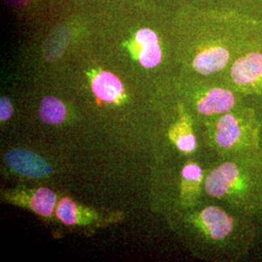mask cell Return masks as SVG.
I'll use <instances>...</instances> for the list:
<instances>
[{
  "label": "cell",
  "instance_id": "2e32d148",
  "mask_svg": "<svg viewBox=\"0 0 262 262\" xmlns=\"http://www.w3.org/2000/svg\"><path fill=\"white\" fill-rule=\"evenodd\" d=\"M255 39H256V41L258 42V44L262 47V19L261 23H260V26H259V28H258V30H257V32H256Z\"/></svg>",
  "mask_w": 262,
  "mask_h": 262
},
{
  "label": "cell",
  "instance_id": "7a4b0ae2",
  "mask_svg": "<svg viewBox=\"0 0 262 262\" xmlns=\"http://www.w3.org/2000/svg\"><path fill=\"white\" fill-rule=\"evenodd\" d=\"M260 125L253 110L227 112L215 122L214 141L220 150L231 157L258 151Z\"/></svg>",
  "mask_w": 262,
  "mask_h": 262
},
{
  "label": "cell",
  "instance_id": "4fadbf2b",
  "mask_svg": "<svg viewBox=\"0 0 262 262\" xmlns=\"http://www.w3.org/2000/svg\"><path fill=\"white\" fill-rule=\"evenodd\" d=\"M141 64L147 68L158 66L161 60V50L159 44H150L142 46L140 56Z\"/></svg>",
  "mask_w": 262,
  "mask_h": 262
},
{
  "label": "cell",
  "instance_id": "ba28073f",
  "mask_svg": "<svg viewBox=\"0 0 262 262\" xmlns=\"http://www.w3.org/2000/svg\"><path fill=\"white\" fill-rule=\"evenodd\" d=\"M66 109L63 103L53 96L45 97L40 105V118L48 124H58L66 118Z\"/></svg>",
  "mask_w": 262,
  "mask_h": 262
},
{
  "label": "cell",
  "instance_id": "3957f363",
  "mask_svg": "<svg viewBox=\"0 0 262 262\" xmlns=\"http://www.w3.org/2000/svg\"><path fill=\"white\" fill-rule=\"evenodd\" d=\"M228 76L237 92L262 95V47L255 36L235 57L229 66Z\"/></svg>",
  "mask_w": 262,
  "mask_h": 262
},
{
  "label": "cell",
  "instance_id": "277c9868",
  "mask_svg": "<svg viewBox=\"0 0 262 262\" xmlns=\"http://www.w3.org/2000/svg\"><path fill=\"white\" fill-rule=\"evenodd\" d=\"M237 56L236 53L226 48H211L197 53L191 66L198 74L212 75L230 66Z\"/></svg>",
  "mask_w": 262,
  "mask_h": 262
},
{
  "label": "cell",
  "instance_id": "5bb4252c",
  "mask_svg": "<svg viewBox=\"0 0 262 262\" xmlns=\"http://www.w3.org/2000/svg\"><path fill=\"white\" fill-rule=\"evenodd\" d=\"M136 40L140 44L141 46L150 45V44H157L159 42L158 36L154 31L150 29L145 28L141 29L136 34Z\"/></svg>",
  "mask_w": 262,
  "mask_h": 262
},
{
  "label": "cell",
  "instance_id": "5b68a950",
  "mask_svg": "<svg viewBox=\"0 0 262 262\" xmlns=\"http://www.w3.org/2000/svg\"><path fill=\"white\" fill-rule=\"evenodd\" d=\"M5 160L14 171L31 178H42L52 171L44 159L30 150H11L6 155Z\"/></svg>",
  "mask_w": 262,
  "mask_h": 262
},
{
  "label": "cell",
  "instance_id": "9a60e30c",
  "mask_svg": "<svg viewBox=\"0 0 262 262\" xmlns=\"http://www.w3.org/2000/svg\"><path fill=\"white\" fill-rule=\"evenodd\" d=\"M13 113V107L7 97H1L0 100V119L1 121H7Z\"/></svg>",
  "mask_w": 262,
  "mask_h": 262
},
{
  "label": "cell",
  "instance_id": "9c48e42d",
  "mask_svg": "<svg viewBox=\"0 0 262 262\" xmlns=\"http://www.w3.org/2000/svg\"><path fill=\"white\" fill-rule=\"evenodd\" d=\"M56 201V194L53 190L47 187H41L31 198L30 206L39 215L49 216L54 211Z\"/></svg>",
  "mask_w": 262,
  "mask_h": 262
},
{
  "label": "cell",
  "instance_id": "52a82bcc",
  "mask_svg": "<svg viewBox=\"0 0 262 262\" xmlns=\"http://www.w3.org/2000/svg\"><path fill=\"white\" fill-rule=\"evenodd\" d=\"M94 94L104 101H115L122 93V84L119 78L109 73L101 72L93 82Z\"/></svg>",
  "mask_w": 262,
  "mask_h": 262
},
{
  "label": "cell",
  "instance_id": "8992f818",
  "mask_svg": "<svg viewBox=\"0 0 262 262\" xmlns=\"http://www.w3.org/2000/svg\"><path fill=\"white\" fill-rule=\"evenodd\" d=\"M236 97L232 90L215 86L208 90L197 102V111L204 116L223 115L234 108Z\"/></svg>",
  "mask_w": 262,
  "mask_h": 262
},
{
  "label": "cell",
  "instance_id": "8fae6325",
  "mask_svg": "<svg viewBox=\"0 0 262 262\" xmlns=\"http://www.w3.org/2000/svg\"><path fill=\"white\" fill-rule=\"evenodd\" d=\"M182 176L185 188L184 192L189 194L191 190L196 191L200 187V183L202 181V170L195 163H189L183 169Z\"/></svg>",
  "mask_w": 262,
  "mask_h": 262
},
{
  "label": "cell",
  "instance_id": "30bf717a",
  "mask_svg": "<svg viewBox=\"0 0 262 262\" xmlns=\"http://www.w3.org/2000/svg\"><path fill=\"white\" fill-rule=\"evenodd\" d=\"M173 139L176 142L178 149L184 152H191L196 148V139L190 126L187 122H182L174 128Z\"/></svg>",
  "mask_w": 262,
  "mask_h": 262
},
{
  "label": "cell",
  "instance_id": "6da1fadb",
  "mask_svg": "<svg viewBox=\"0 0 262 262\" xmlns=\"http://www.w3.org/2000/svg\"><path fill=\"white\" fill-rule=\"evenodd\" d=\"M204 187L210 196L225 200L241 215L261 213L260 151L231 157L208 174Z\"/></svg>",
  "mask_w": 262,
  "mask_h": 262
},
{
  "label": "cell",
  "instance_id": "7c38bea8",
  "mask_svg": "<svg viewBox=\"0 0 262 262\" xmlns=\"http://www.w3.org/2000/svg\"><path fill=\"white\" fill-rule=\"evenodd\" d=\"M57 217L66 225H74L77 222V209L75 203L69 198H63L56 208Z\"/></svg>",
  "mask_w": 262,
  "mask_h": 262
}]
</instances>
